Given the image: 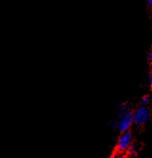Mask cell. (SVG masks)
<instances>
[{"mask_svg": "<svg viewBox=\"0 0 152 158\" xmlns=\"http://www.w3.org/2000/svg\"><path fill=\"white\" fill-rule=\"evenodd\" d=\"M132 141H133V134L131 132V130H127V131L119 133V136L117 138L116 145H115L116 152L119 153L125 152L127 148L132 143Z\"/></svg>", "mask_w": 152, "mask_h": 158, "instance_id": "3957f363", "label": "cell"}, {"mask_svg": "<svg viewBox=\"0 0 152 158\" xmlns=\"http://www.w3.org/2000/svg\"><path fill=\"white\" fill-rule=\"evenodd\" d=\"M133 125V111L127 107L126 104H122L120 108V113L117 114L116 120L113 124V128L119 133L130 130Z\"/></svg>", "mask_w": 152, "mask_h": 158, "instance_id": "6da1fadb", "label": "cell"}, {"mask_svg": "<svg viewBox=\"0 0 152 158\" xmlns=\"http://www.w3.org/2000/svg\"><path fill=\"white\" fill-rule=\"evenodd\" d=\"M147 84L151 86L152 85V73H149L147 76Z\"/></svg>", "mask_w": 152, "mask_h": 158, "instance_id": "52a82bcc", "label": "cell"}, {"mask_svg": "<svg viewBox=\"0 0 152 158\" xmlns=\"http://www.w3.org/2000/svg\"><path fill=\"white\" fill-rule=\"evenodd\" d=\"M146 3L149 7H151L152 6V0H146Z\"/></svg>", "mask_w": 152, "mask_h": 158, "instance_id": "9c48e42d", "label": "cell"}, {"mask_svg": "<svg viewBox=\"0 0 152 158\" xmlns=\"http://www.w3.org/2000/svg\"><path fill=\"white\" fill-rule=\"evenodd\" d=\"M146 59H147L148 62H151V61H152V51H149V52H147Z\"/></svg>", "mask_w": 152, "mask_h": 158, "instance_id": "ba28073f", "label": "cell"}, {"mask_svg": "<svg viewBox=\"0 0 152 158\" xmlns=\"http://www.w3.org/2000/svg\"><path fill=\"white\" fill-rule=\"evenodd\" d=\"M151 118V112L147 106H140L133 112V125L142 127L146 125Z\"/></svg>", "mask_w": 152, "mask_h": 158, "instance_id": "7a4b0ae2", "label": "cell"}, {"mask_svg": "<svg viewBox=\"0 0 152 158\" xmlns=\"http://www.w3.org/2000/svg\"><path fill=\"white\" fill-rule=\"evenodd\" d=\"M120 154L121 153H119V152H117L116 150L114 152H113L112 154H110V156H109V158H120Z\"/></svg>", "mask_w": 152, "mask_h": 158, "instance_id": "8992f818", "label": "cell"}, {"mask_svg": "<svg viewBox=\"0 0 152 158\" xmlns=\"http://www.w3.org/2000/svg\"><path fill=\"white\" fill-rule=\"evenodd\" d=\"M149 103H150V96L143 95L140 100V106H148Z\"/></svg>", "mask_w": 152, "mask_h": 158, "instance_id": "5b68a950", "label": "cell"}, {"mask_svg": "<svg viewBox=\"0 0 152 158\" xmlns=\"http://www.w3.org/2000/svg\"><path fill=\"white\" fill-rule=\"evenodd\" d=\"M138 146L135 145V143H131V145L127 148V149L125 150V153L128 157H134L138 154Z\"/></svg>", "mask_w": 152, "mask_h": 158, "instance_id": "277c9868", "label": "cell"}]
</instances>
